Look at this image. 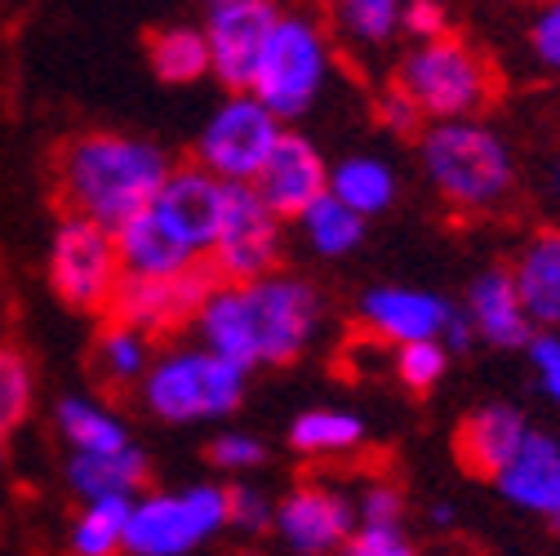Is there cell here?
Instances as JSON below:
<instances>
[{
    "label": "cell",
    "instance_id": "6da1fadb",
    "mask_svg": "<svg viewBox=\"0 0 560 556\" xmlns=\"http://www.w3.org/2000/svg\"><path fill=\"white\" fill-rule=\"evenodd\" d=\"M325 325V294L299 271H271L262 281H219L196 316L205 352L254 374L299 361Z\"/></svg>",
    "mask_w": 560,
    "mask_h": 556
},
{
    "label": "cell",
    "instance_id": "7a4b0ae2",
    "mask_svg": "<svg viewBox=\"0 0 560 556\" xmlns=\"http://www.w3.org/2000/svg\"><path fill=\"white\" fill-rule=\"evenodd\" d=\"M178 165L165 148L133 134H81L58 157V187L72 215L120 232L129 219L152 210V200Z\"/></svg>",
    "mask_w": 560,
    "mask_h": 556
},
{
    "label": "cell",
    "instance_id": "3957f363",
    "mask_svg": "<svg viewBox=\"0 0 560 556\" xmlns=\"http://www.w3.org/2000/svg\"><path fill=\"white\" fill-rule=\"evenodd\" d=\"M418 165L454 215H494L516 192V157L489 120L428 125L418 138Z\"/></svg>",
    "mask_w": 560,
    "mask_h": 556
},
{
    "label": "cell",
    "instance_id": "277c9868",
    "mask_svg": "<svg viewBox=\"0 0 560 556\" xmlns=\"http://www.w3.org/2000/svg\"><path fill=\"white\" fill-rule=\"evenodd\" d=\"M334 72H338V45L329 36V23L303 10H280L262 45L249 94L285 125L307 116L325 99Z\"/></svg>",
    "mask_w": 560,
    "mask_h": 556
},
{
    "label": "cell",
    "instance_id": "5b68a950",
    "mask_svg": "<svg viewBox=\"0 0 560 556\" xmlns=\"http://www.w3.org/2000/svg\"><path fill=\"white\" fill-rule=\"evenodd\" d=\"M396 85L413 99L428 125L480 120V112L499 94L494 62L458 32L428 45H409L396 67Z\"/></svg>",
    "mask_w": 560,
    "mask_h": 556
},
{
    "label": "cell",
    "instance_id": "8992f818",
    "mask_svg": "<svg viewBox=\"0 0 560 556\" xmlns=\"http://www.w3.org/2000/svg\"><path fill=\"white\" fill-rule=\"evenodd\" d=\"M249 387V374L228 366L223 357L205 352V347H165L156 352L148 379H143V405L161 424H205V419H228L241 409Z\"/></svg>",
    "mask_w": 560,
    "mask_h": 556
},
{
    "label": "cell",
    "instance_id": "52a82bcc",
    "mask_svg": "<svg viewBox=\"0 0 560 556\" xmlns=\"http://www.w3.org/2000/svg\"><path fill=\"white\" fill-rule=\"evenodd\" d=\"M228 530V485L196 480L183 490L133 499L125 556H187Z\"/></svg>",
    "mask_w": 560,
    "mask_h": 556
},
{
    "label": "cell",
    "instance_id": "ba28073f",
    "mask_svg": "<svg viewBox=\"0 0 560 556\" xmlns=\"http://www.w3.org/2000/svg\"><path fill=\"white\" fill-rule=\"evenodd\" d=\"M280 138H285V125L254 94H228L196 134V170L228 187H254Z\"/></svg>",
    "mask_w": 560,
    "mask_h": 556
},
{
    "label": "cell",
    "instance_id": "9c48e42d",
    "mask_svg": "<svg viewBox=\"0 0 560 556\" xmlns=\"http://www.w3.org/2000/svg\"><path fill=\"white\" fill-rule=\"evenodd\" d=\"M49 286L72 312H85V316L112 312L125 286L116 232L81 215H67L49 245Z\"/></svg>",
    "mask_w": 560,
    "mask_h": 556
},
{
    "label": "cell",
    "instance_id": "30bf717a",
    "mask_svg": "<svg viewBox=\"0 0 560 556\" xmlns=\"http://www.w3.org/2000/svg\"><path fill=\"white\" fill-rule=\"evenodd\" d=\"M280 254H285V219L254 187H228L219 241L209 254L214 276L228 286L262 281V276L280 271Z\"/></svg>",
    "mask_w": 560,
    "mask_h": 556
},
{
    "label": "cell",
    "instance_id": "8fae6325",
    "mask_svg": "<svg viewBox=\"0 0 560 556\" xmlns=\"http://www.w3.org/2000/svg\"><path fill=\"white\" fill-rule=\"evenodd\" d=\"M280 10L271 0H214L205 10V45H209V77L228 94H249L262 45L276 27Z\"/></svg>",
    "mask_w": 560,
    "mask_h": 556
},
{
    "label": "cell",
    "instance_id": "7c38bea8",
    "mask_svg": "<svg viewBox=\"0 0 560 556\" xmlns=\"http://www.w3.org/2000/svg\"><path fill=\"white\" fill-rule=\"evenodd\" d=\"M294 556H338L357 534V499L329 480H299L276 503V530Z\"/></svg>",
    "mask_w": 560,
    "mask_h": 556
},
{
    "label": "cell",
    "instance_id": "4fadbf2b",
    "mask_svg": "<svg viewBox=\"0 0 560 556\" xmlns=\"http://www.w3.org/2000/svg\"><path fill=\"white\" fill-rule=\"evenodd\" d=\"M214 286H219V276L209 263L187 271V276H170V281H125L112 316L156 343L183 325H196V316H200L205 299L214 294Z\"/></svg>",
    "mask_w": 560,
    "mask_h": 556
},
{
    "label": "cell",
    "instance_id": "5bb4252c",
    "mask_svg": "<svg viewBox=\"0 0 560 556\" xmlns=\"http://www.w3.org/2000/svg\"><path fill=\"white\" fill-rule=\"evenodd\" d=\"M361 325L392 343V347H409V343H445L458 308L423 286H370L357 303Z\"/></svg>",
    "mask_w": 560,
    "mask_h": 556
},
{
    "label": "cell",
    "instance_id": "9a60e30c",
    "mask_svg": "<svg viewBox=\"0 0 560 556\" xmlns=\"http://www.w3.org/2000/svg\"><path fill=\"white\" fill-rule=\"evenodd\" d=\"M223 205H228V183L209 178L196 165H178L170 174V183L161 187V196L152 200V215L200 258L209 263L219 241V223H223Z\"/></svg>",
    "mask_w": 560,
    "mask_h": 556
},
{
    "label": "cell",
    "instance_id": "2e32d148",
    "mask_svg": "<svg viewBox=\"0 0 560 556\" xmlns=\"http://www.w3.org/2000/svg\"><path fill=\"white\" fill-rule=\"evenodd\" d=\"M254 192L280 219H299L307 205H316L329 192V161L307 134L285 129V138H280V148L271 152L267 170L258 174Z\"/></svg>",
    "mask_w": 560,
    "mask_h": 556
},
{
    "label": "cell",
    "instance_id": "e0dca14e",
    "mask_svg": "<svg viewBox=\"0 0 560 556\" xmlns=\"http://www.w3.org/2000/svg\"><path fill=\"white\" fill-rule=\"evenodd\" d=\"M463 316H467L476 343H489V347H499V352L529 347V338L538 334L525 316V303L516 294V281L508 267H485L471 276V286L463 294Z\"/></svg>",
    "mask_w": 560,
    "mask_h": 556
},
{
    "label": "cell",
    "instance_id": "ac0fdd59",
    "mask_svg": "<svg viewBox=\"0 0 560 556\" xmlns=\"http://www.w3.org/2000/svg\"><path fill=\"white\" fill-rule=\"evenodd\" d=\"M529 432L534 428L525 424V409L521 405H512V401H485V405H476L467 419H463L454 445H458V459H463L467 472L494 480L521 454V445L529 441Z\"/></svg>",
    "mask_w": 560,
    "mask_h": 556
},
{
    "label": "cell",
    "instance_id": "d6986e66",
    "mask_svg": "<svg viewBox=\"0 0 560 556\" xmlns=\"http://www.w3.org/2000/svg\"><path fill=\"white\" fill-rule=\"evenodd\" d=\"M494 485L512 508L542 517V521H551V530H560V441L556 437L529 432V441L494 476Z\"/></svg>",
    "mask_w": 560,
    "mask_h": 556
},
{
    "label": "cell",
    "instance_id": "ffe728a7",
    "mask_svg": "<svg viewBox=\"0 0 560 556\" xmlns=\"http://www.w3.org/2000/svg\"><path fill=\"white\" fill-rule=\"evenodd\" d=\"M116 250L125 281H170V276H187L205 267L152 210H143L116 232Z\"/></svg>",
    "mask_w": 560,
    "mask_h": 556
},
{
    "label": "cell",
    "instance_id": "44dd1931",
    "mask_svg": "<svg viewBox=\"0 0 560 556\" xmlns=\"http://www.w3.org/2000/svg\"><path fill=\"white\" fill-rule=\"evenodd\" d=\"M512 281L525 303V316L534 329H556L560 334V228L534 232L516 258H512Z\"/></svg>",
    "mask_w": 560,
    "mask_h": 556
},
{
    "label": "cell",
    "instance_id": "7402d4cb",
    "mask_svg": "<svg viewBox=\"0 0 560 556\" xmlns=\"http://www.w3.org/2000/svg\"><path fill=\"white\" fill-rule=\"evenodd\" d=\"M329 196L342 200L352 215H361L365 223L387 215L396 196H400V174L387 157L374 152H352L329 165Z\"/></svg>",
    "mask_w": 560,
    "mask_h": 556
},
{
    "label": "cell",
    "instance_id": "603a6c76",
    "mask_svg": "<svg viewBox=\"0 0 560 556\" xmlns=\"http://www.w3.org/2000/svg\"><path fill=\"white\" fill-rule=\"evenodd\" d=\"M148 454L138 445H125L116 454H72L67 459V485L85 499H133L148 485Z\"/></svg>",
    "mask_w": 560,
    "mask_h": 556
},
{
    "label": "cell",
    "instance_id": "cb8c5ba5",
    "mask_svg": "<svg viewBox=\"0 0 560 556\" xmlns=\"http://www.w3.org/2000/svg\"><path fill=\"white\" fill-rule=\"evenodd\" d=\"M290 445L303 459H342L365 445V419L347 405H312L294 414Z\"/></svg>",
    "mask_w": 560,
    "mask_h": 556
},
{
    "label": "cell",
    "instance_id": "d4e9b609",
    "mask_svg": "<svg viewBox=\"0 0 560 556\" xmlns=\"http://www.w3.org/2000/svg\"><path fill=\"white\" fill-rule=\"evenodd\" d=\"M325 23L334 45L378 54L400 36V0H338Z\"/></svg>",
    "mask_w": 560,
    "mask_h": 556
},
{
    "label": "cell",
    "instance_id": "484cf974",
    "mask_svg": "<svg viewBox=\"0 0 560 556\" xmlns=\"http://www.w3.org/2000/svg\"><path fill=\"white\" fill-rule=\"evenodd\" d=\"M54 414H58L62 441L72 445L77 454H116V450L133 445L129 432H125V424L116 419L107 405H98L90 396H67V401H58Z\"/></svg>",
    "mask_w": 560,
    "mask_h": 556
},
{
    "label": "cell",
    "instance_id": "4316f807",
    "mask_svg": "<svg viewBox=\"0 0 560 556\" xmlns=\"http://www.w3.org/2000/svg\"><path fill=\"white\" fill-rule=\"evenodd\" d=\"M299 223V236H303V245L312 250V254H320V258H347L361 241H365V219L361 215H352L342 200H334L329 192L316 200V205H307V210L294 219Z\"/></svg>",
    "mask_w": 560,
    "mask_h": 556
},
{
    "label": "cell",
    "instance_id": "83f0119b",
    "mask_svg": "<svg viewBox=\"0 0 560 556\" xmlns=\"http://www.w3.org/2000/svg\"><path fill=\"white\" fill-rule=\"evenodd\" d=\"M152 347H156V343H152L148 334H138L133 325L112 321V325L98 334V343H94V366H98V374H103L112 387H125V383L143 387V379H148V370H152V361H156Z\"/></svg>",
    "mask_w": 560,
    "mask_h": 556
},
{
    "label": "cell",
    "instance_id": "f1b7e54d",
    "mask_svg": "<svg viewBox=\"0 0 560 556\" xmlns=\"http://www.w3.org/2000/svg\"><path fill=\"white\" fill-rule=\"evenodd\" d=\"M148 54H152V72L170 85H191V81L209 77V45H205L200 27H187V23L161 27L152 36Z\"/></svg>",
    "mask_w": 560,
    "mask_h": 556
},
{
    "label": "cell",
    "instance_id": "f546056e",
    "mask_svg": "<svg viewBox=\"0 0 560 556\" xmlns=\"http://www.w3.org/2000/svg\"><path fill=\"white\" fill-rule=\"evenodd\" d=\"M133 499H98L85 503V512L72 525V552L77 556H120L125 530H129Z\"/></svg>",
    "mask_w": 560,
    "mask_h": 556
},
{
    "label": "cell",
    "instance_id": "4dcf8cb0",
    "mask_svg": "<svg viewBox=\"0 0 560 556\" xmlns=\"http://www.w3.org/2000/svg\"><path fill=\"white\" fill-rule=\"evenodd\" d=\"M32 409V366L14 347H0V454Z\"/></svg>",
    "mask_w": 560,
    "mask_h": 556
},
{
    "label": "cell",
    "instance_id": "1f68e13d",
    "mask_svg": "<svg viewBox=\"0 0 560 556\" xmlns=\"http://www.w3.org/2000/svg\"><path fill=\"white\" fill-rule=\"evenodd\" d=\"M228 530L241 534H271L276 530V499L254 480H232L228 485Z\"/></svg>",
    "mask_w": 560,
    "mask_h": 556
},
{
    "label": "cell",
    "instance_id": "d6a6232c",
    "mask_svg": "<svg viewBox=\"0 0 560 556\" xmlns=\"http://www.w3.org/2000/svg\"><path fill=\"white\" fill-rule=\"evenodd\" d=\"M450 370V352L445 343H409V347H396V379L409 387V392H432Z\"/></svg>",
    "mask_w": 560,
    "mask_h": 556
},
{
    "label": "cell",
    "instance_id": "836d02e7",
    "mask_svg": "<svg viewBox=\"0 0 560 556\" xmlns=\"http://www.w3.org/2000/svg\"><path fill=\"white\" fill-rule=\"evenodd\" d=\"M209 463H214L219 472H228V476H236V480H245V472H254V467H262V459H267V445L254 437V432H241V428H228V432H219L214 441H209Z\"/></svg>",
    "mask_w": 560,
    "mask_h": 556
},
{
    "label": "cell",
    "instance_id": "e575fe53",
    "mask_svg": "<svg viewBox=\"0 0 560 556\" xmlns=\"http://www.w3.org/2000/svg\"><path fill=\"white\" fill-rule=\"evenodd\" d=\"M338 556H418V543L405 525H365L357 521V534L347 538Z\"/></svg>",
    "mask_w": 560,
    "mask_h": 556
},
{
    "label": "cell",
    "instance_id": "d590c367",
    "mask_svg": "<svg viewBox=\"0 0 560 556\" xmlns=\"http://www.w3.org/2000/svg\"><path fill=\"white\" fill-rule=\"evenodd\" d=\"M357 521L365 525H405V495L400 485L387 476L365 480V490L357 495Z\"/></svg>",
    "mask_w": 560,
    "mask_h": 556
},
{
    "label": "cell",
    "instance_id": "8d00e7d4",
    "mask_svg": "<svg viewBox=\"0 0 560 556\" xmlns=\"http://www.w3.org/2000/svg\"><path fill=\"white\" fill-rule=\"evenodd\" d=\"M374 116H378V125H383V134H392V138H423V129H428V120H423V112L413 107V99L392 81L387 90H378V99H374Z\"/></svg>",
    "mask_w": 560,
    "mask_h": 556
},
{
    "label": "cell",
    "instance_id": "74e56055",
    "mask_svg": "<svg viewBox=\"0 0 560 556\" xmlns=\"http://www.w3.org/2000/svg\"><path fill=\"white\" fill-rule=\"evenodd\" d=\"M450 10L441 0H405L400 5V36H409L413 45H428V40H441L450 36Z\"/></svg>",
    "mask_w": 560,
    "mask_h": 556
},
{
    "label": "cell",
    "instance_id": "f35d334b",
    "mask_svg": "<svg viewBox=\"0 0 560 556\" xmlns=\"http://www.w3.org/2000/svg\"><path fill=\"white\" fill-rule=\"evenodd\" d=\"M525 352H529V366H534V379H538L542 396L551 405H560V334L556 329H538Z\"/></svg>",
    "mask_w": 560,
    "mask_h": 556
},
{
    "label": "cell",
    "instance_id": "ab89813d",
    "mask_svg": "<svg viewBox=\"0 0 560 556\" xmlns=\"http://www.w3.org/2000/svg\"><path fill=\"white\" fill-rule=\"evenodd\" d=\"M529 49L547 72H560V0L542 5L529 23Z\"/></svg>",
    "mask_w": 560,
    "mask_h": 556
},
{
    "label": "cell",
    "instance_id": "60d3db41",
    "mask_svg": "<svg viewBox=\"0 0 560 556\" xmlns=\"http://www.w3.org/2000/svg\"><path fill=\"white\" fill-rule=\"evenodd\" d=\"M542 196L560 210V152H556V157L547 161V170H542Z\"/></svg>",
    "mask_w": 560,
    "mask_h": 556
},
{
    "label": "cell",
    "instance_id": "b9f144b4",
    "mask_svg": "<svg viewBox=\"0 0 560 556\" xmlns=\"http://www.w3.org/2000/svg\"><path fill=\"white\" fill-rule=\"evenodd\" d=\"M428 525H432V530H454V525H458V508L445 503V499L432 503V508H428Z\"/></svg>",
    "mask_w": 560,
    "mask_h": 556
}]
</instances>
